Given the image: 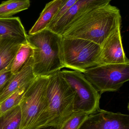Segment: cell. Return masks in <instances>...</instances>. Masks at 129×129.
Segmentation results:
<instances>
[{
    "label": "cell",
    "instance_id": "277c9868",
    "mask_svg": "<svg viewBox=\"0 0 129 129\" xmlns=\"http://www.w3.org/2000/svg\"><path fill=\"white\" fill-rule=\"evenodd\" d=\"M62 46L64 68L83 73L100 64L101 46L93 42L63 37Z\"/></svg>",
    "mask_w": 129,
    "mask_h": 129
},
{
    "label": "cell",
    "instance_id": "9c48e42d",
    "mask_svg": "<svg viewBox=\"0 0 129 129\" xmlns=\"http://www.w3.org/2000/svg\"><path fill=\"white\" fill-rule=\"evenodd\" d=\"M112 0H79L65 14L47 29L62 36L64 29L81 16L90 11L110 4Z\"/></svg>",
    "mask_w": 129,
    "mask_h": 129
},
{
    "label": "cell",
    "instance_id": "ba28073f",
    "mask_svg": "<svg viewBox=\"0 0 129 129\" xmlns=\"http://www.w3.org/2000/svg\"><path fill=\"white\" fill-rule=\"evenodd\" d=\"M79 129H129V116L100 109L88 115Z\"/></svg>",
    "mask_w": 129,
    "mask_h": 129
},
{
    "label": "cell",
    "instance_id": "d6986e66",
    "mask_svg": "<svg viewBox=\"0 0 129 129\" xmlns=\"http://www.w3.org/2000/svg\"><path fill=\"white\" fill-rule=\"evenodd\" d=\"M88 114L82 112H73L58 129H79Z\"/></svg>",
    "mask_w": 129,
    "mask_h": 129
},
{
    "label": "cell",
    "instance_id": "44dd1931",
    "mask_svg": "<svg viewBox=\"0 0 129 129\" xmlns=\"http://www.w3.org/2000/svg\"><path fill=\"white\" fill-rule=\"evenodd\" d=\"M13 75L11 70L0 71V94L6 88Z\"/></svg>",
    "mask_w": 129,
    "mask_h": 129
},
{
    "label": "cell",
    "instance_id": "e0dca14e",
    "mask_svg": "<svg viewBox=\"0 0 129 129\" xmlns=\"http://www.w3.org/2000/svg\"><path fill=\"white\" fill-rule=\"evenodd\" d=\"M30 5V0H8L0 4V17H11L27 10Z\"/></svg>",
    "mask_w": 129,
    "mask_h": 129
},
{
    "label": "cell",
    "instance_id": "7c38bea8",
    "mask_svg": "<svg viewBox=\"0 0 129 129\" xmlns=\"http://www.w3.org/2000/svg\"><path fill=\"white\" fill-rule=\"evenodd\" d=\"M35 76L33 64L26 66L21 71L14 74L4 91L0 94V104L27 83L33 80Z\"/></svg>",
    "mask_w": 129,
    "mask_h": 129
},
{
    "label": "cell",
    "instance_id": "5bb4252c",
    "mask_svg": "<svg viewBox=\"0 0 129 129\" xmlns=\"http://www.w3.org/2000/svg\"><path fill=\"white\" fill-rule=\"evenodd\" d=\"M7 37L27 38L19 17H0V38Z\"/></svg>",
    "mask_w": 129,
    "mask_h": 129
},
{
    "label": "cell",
    "instance_id": "30bf717a",
    "mask_svg": "<svg viewBox=\"0 0 129 129\" xmlns=\"http://www.w3.org/2000/svg\"><path fill=\"white\" fill-rule=\"evenodd\" d=\"M101 48L100 64H129L123 47L121 27L105 40Z\"/></svg>",
    "mask_w": 129,
    "mask_h": 129
},
{
    "label": "cell",
    "instance_id": "9a60e30c",
    "mask_svg": "<svg viewBox=\"0 0 129 129\" xmlns=\"http://www.w3.org/2000/svg\"><path fill=\"white\" fill-rule=\"evenodd\" d=\"M33 50L28 43L23 44L18 50L12 64L11 71L16 74L26 66L33 64Z\"/></svg>",
    "mask_w": 129,
    "mask_h": 129
},
{
    "label": "cell",
    "instance_id": "8992f818",
    "mask_svg": "<svg viewBox=\"0 0 129 129\" xmlns=\"http://www.w3.org/2000/svg\"><path fill=\"white\" fill-rule=\"evenodd\" d=\"M61 74L75 93L74 112L89 114L100 109L101 94L82 73L76 71L63 70Z\"/></svg>",
    "mask_w": 129,
    "mask_h": 129
},
{
    "label": "cell",
    "instance_id": "ffe728a7",
    "mask_svg": "<svg viewBox=\"0 0 129 129\" xmlns=\"http://www.w3.org/2000/svg\"><path fill=\"white\" fill-rule=\"evenodd\" d=\"M79 0H63V3L60 8L48 25H52L57 22Z\"/></svg>",
    "mask_w": 129,
    "mask_h": 129
},
{
    "label": "cell",
    "instance_id": "7402d4cb",
    "mask_svg": "<svg viewBox=\"0 0 129 129\" xmlns=\"http://www.w3.org/2000/svg\"><path fill=\"white\" fill-rule=\"evenodd\" d=\"M36 129H58V127H56V126H45L40 127V128H38Z\"/></svg>",
    "mask_w": 129,
    "mask_h": 129
},
{
    "label": "cell",
    "instance_id": "3957f363",
    "mask_svg": "<svg viewBox=\"0 0 129 129\" xmlns=\"http://www.w3.org/2000/svg\"><path fill=\"white\" fill-rule=\"evenodd\" d=\"M62 38V36L47 28L27 35V42L33 49V69L36 77L48 76L64 68Z\"/></svg>",
    "mask_w": 129,
    "mask_h": 129
},
{
    "label": "cell",
    "instance_id": "2e32d148",
    "mask_svg": "<svg viewBox=\"0 0 129 129\" xmlns=\"http://www.w3.org/2000/svg\"><path fill=\"white\" fill-rule=\"evenodd\" d=\"M21 109L15 106L0 115V129H20Z\"/></svg>",
    "mask_w": 129,
    "mask_h": 129
},
{
    "label": "cell",
    "instance_id": "8fae6325",
    "mask_svg": "<svg viewBox=\"0 0 129 129\" xmlns=\"http://www.w3.org/2000/svg\"><path fill=\"white\" fill-rule=\"evenodd\" d=\"M28 43L27 38L7 37L0 38V71L11 70L20 46Z\"/></svg>",
    "mask_w": 129,
    "mask_h": 129
},
{
    "label": "cell",
    "instance_id": "5b68a950",
    "mask_svg": "<svg viewBox=\"0 0 129 129\" xmlns=\"http://www.w3.org/2000/svg\"><path fill=\"white\" fill-rule=\"evenodd\" d=\"M100 94L118 91L129 80V64L97 65L82 73Z\"/></svg>",
    "mask_w": 129,
    "mask_h": 129
},
{
    "label": "cell",
    "instance_id": "7a4b0ae2",
    "mask_svg": "<svg viewBox=\"0 0 129 129\" xmlns=\"http://www.w3.org/2000/svg\"><path fill=\"white\" fill-rule=\"evenodd\" d=\"M75 95L61 70L49 75L44 108L29 129L49 126L59 128L74 112Z\"/></svg>",
    "mask_w": 129,
    "mask_h": 129
},
{
    "label": "cell",
    "instance_id": "ac0fdd59",
    "mask_svg": "<svg viewBox=\"0 0 129 129\" xmlns=\"http://www.w3.org/2000/svg\"><path fill=\"white\" fill-rule=\"evenodd\" d=\"M33 80L27 83L0 104V115L11 108L19 105L24 94Z\"/></svg>",
    "mask_w": 129,
    "mask_h": 129
},
{
    "label": "cell",
    "instance_id": "6da1fadb",
    "mask_svg": "<svg viewBox=\"0 0 129 129\" xmlns=\"http://www.w3.org/2000/svg\"><path fill=\"white\" fill-rule=\"evenodd\" d=\"M121 22L120 10L110 4L90 11L73 21L62 36L85 39L101 46L112 33L121 27Z\"/></svg>",
    "mask_w": 129,
    "mask_h": 129
},
{
    "label": "cell",
    "instance_id": "4fadbf2b",
    "mask_svg": "<svg viewBox=\"0 0 129 129\" xmlns=\"http://www.w3.org/2000/svg\"><path fill=\"white\" fill-rule=\"evenodd\" d=\"M63 3V0H53L46 4L38 20L29 31L32 35L47 28L57 14Z\"/></svg>",
    "mask_w": 129,
    "mask_h": 129
},
{
    "label": "cell",
    "instance_id": "52a82bcc",
    "mask_svg": "<svg viewBox=\"0 0 129 129\" xmlns=\"http://www.w3.org/2000/svg\"><path fill=\"white\" fill-rule=\"evenodd\" d=\"M48 76L36 77L20 103L21 109L20 129H29L44 108L46 103Z\"/></svg>",
    "mask_w": 129,
    "mask_h": 129
}]
</instances>
